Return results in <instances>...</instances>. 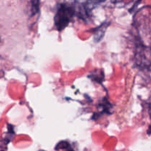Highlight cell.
Listing matches in <instances>:
<instances>
[{
  "instance_id": "obj_5",
  "label": "cell",
  "mask_w": 151,
  "mask_h": 151,
  "mask_svg": "<svg viewBox=\"0 0 151 151\" xmlns=\"http://www.w3.org/2000/svg\"><path fill=\"white\" fill-rule=\"evenodd\" d=\"M1 151H3V150H1Z\"/></svg>"
},
{
  "instance_id": "obj_1",
  "label": "cell",
  "mask_w": 151,
  "mask_h": 151,
  "mask_svg": "<svg viewBox=\"0 0 151 151\" xmlns=\"http://www.w3.org/2000/svg\"><path fill=\"white\" fill-rule=\"evenodd\" d=\"M72 14L73 11L70 7L66 5L60 6L55 16V25L58 30H62L67 26Z\"/></svg>"
},
{
  "instance_id": "obj_2",
  "label": "cell",
  "mask_w": 151,
  "mask_h": 151,
  "mask_svg": "<svg viewBox=\"0 0 151 151\" xmlns=\"http://www.w3.org/2000/svg\"><path fill=\"white\" fill-rule=\"evenodd\" d=\"M69 147V143L67 142H59L58 144L57 145V146H56L55 149L56 150H62V149H67L68 147Z\"/></svg>"
},
{
  "instance_id": "obj_3",
  "label": "cell",
  "mask_w": 151,
  "mask_h": 151,
  "mask_svg": "<svg viewBox=\"0 0 151 151\" xmlns=\"http://www.w3.org/2000/svg\"><path fill=\"white\" fill-rule=\"evenodd\" d=\"M147 133H148V134H151V125L150 126V128H149V130L148 131H147Z\"/></svg>"
},
{
  "instance_id": "obj_4",
  "label": "cell",
  "mask_w": 151,
  "mask_h": 151,
  "mask_svg": "<svg viewBox=\"0 0 151 151\" xmlns=\"http://www.w3.org/2000/svg\"><path fill=\"white\" fill-rule=\"evenodd\" d=\"M67 151H74L73 150H67Z\"/></svg>"
}]
</instances>
